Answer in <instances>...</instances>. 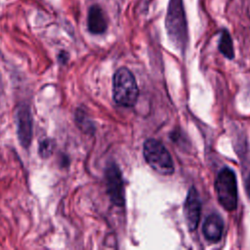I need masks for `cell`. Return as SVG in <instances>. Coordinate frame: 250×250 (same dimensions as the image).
Wrapping results in <instances>:
<instances>
[{"instance_id": "2", "label": "cell", "mask_w": 250, "mask_h": 250, "mask_svg": "<svg viewBox=\"0 0 250 250\" xmlns=\"http://www.w3.org/2000/svg\"><path fill=\"white\" fill-rule=\"evenodd\" d=\"M112 94L114 102L121 106H133L139 96V89L134 74L126 67H121L113 75Z\"/></svg>"}, {"instance_id": "7", "label": "cell", "mask_w": 250, "mask_h": 250, "mask_svg": "<svg viewBox=\"0 0 250 250\" xmlns=\"http://www.w3.org/2000/svg\"><path fill=\"white\" fill-rule=\"evenodd\" d=\"M201 211V203L197 190L192 187L189 188L185 205H184V214L186 218L187 225L190 230H194L199 223Z\"/></svg>"}, {"instance_id": "3", "label": "cell", "mask_w": 250, "mask_h": 250, "mask_svg": "<svg viewBox=\"0 0 250 250\" xmlns=\"http://www.w3.org/2000/svg\"><path fill=\"white\" fill-rule=\"evenodd\" d=\"M144 157L146 163L161 175H171L175 170L169 151L164 145L157 140L148 139L145 142Z\"/></svg>"}, {"instance_id": "11", "label": "cell", "mask_w": 250, "mask_h": 250, "mask_svg": "<svg viewBox=\"0 0 250 250\" xmlns=\"http://www.w3.org/2000/svg\"><path fill=\"white\" fill-rule=\"evenodd\" d=\"M55 148V142L52 139H44L40 141L39 143V147H38V152L41 157L46 158L49 157Z\"/></svg>"}, {"instance_id": "6", "label": "cell", "mask_w": 250, "mask_h": 250, "mask_svg": "<svg viewBox=\"0 0 250 250\" xmlns=\"http://www.w3.org/2000/svg\"><path fill=\"white\" fill-rule=\"evenodd\" d=\"M17 136L22 147L28 148L32 140V115L29 106L21 104L16 112Z\"/></svg>"}, {"instance_id": "5", "label": "cell", "mask_w": 250, "mask_h": 250, "mask_svg": "<svg viewBox=\"0 0 250 250\" xmlns=\"http://www.w3.org/2000/svg\"><path fill=\"white\" fill-rule=\"evenodd\" d=\"M105 184L106 191L111 202L116 206H123L125 193L122 175L119 168L114 163H110L105 169Z\"/></svg>"}, {"instance_id": "1", "label": "cell", "mask_w": 250, "mask_h": 250, "mask_svg": "<svg viewBox=\"0 0 250 250\" xmlns=\"http://www.w3.org/2000/svg\"><path fill=\"white\" fill-rule=\"evenodd\" d=\"M165 27L174 46L184 50L188 42V25L183 0H169Z\"/></svg>"}, {"instance_id": "10", "label": "cell", "mask_w": 250, "mask_h": 250, "mask_svg": "<svg viewBox=\"0 0 250 250\" xmlns=\"http://www.w3.org/2000/svg\"><path fill=\"white\" fill-rule=\"evenodd\" d=\"M218 48L220 52L228 59L231 60L234 57V51H233V45L231 37L227 29H224L221 33Z\"/></svg>"}, {"instance_id": "4", "label": "cell", "mask_w": 250, "mask_h": 250, "mask_svg": "<svg viewBox=\"0 0 250 250\" xmlns=\"http://www.w3.org/2000/svg\"><path fill=\"white\" fill-rule=\"evenodd\" d=\"M215 190L220 204L228 211L237 207V184L233 171L228 167L223 168L215 181Z\"/></svg>"}, {"instance_id": "12", "label": "cell", "mask_w": 250, "mask_h": 250, "mask_svg": "<svg viewBox=\"0 0 250 250\" xmlns=\"http://www.w3.org/2000/svg\"><path fill=\"white\" fill-rule=\"evenodd\" d=\"M245 187H246L247 194H248V196H249V198H250V174H249V176H248V177H247V179H246Z\"/></svg>"}, {"instance_id": "9", "label": "cell", "mask_w": 250, "mask_h": 250, "mask_svg": "<svg viewBox=\"0 0 250 250\" xmlns=\"http://www.w3.org/2000/svg\"><path fill=\"white\" fill-rule=\"evenodd\" d=\"M87 26L93 34H103L107 28V22L104 11L99 5H93L88 12Z\"/></svg>"}, {"instance_id": "8", "label": "cell", "mask_w": 250, "mask_h": 250, "mask_svg": "<svg viewBox=\"0 0 250 250\" xmlns=\"http://www.w3.org/2000/svg\"><path fill=\"white\" fill-rule=\"evenodd\" d=\"M224 229V222L220 215L211 214L209 215L202 227V232L205 238L212 242H217L221 239Z\"/></svg>"}]
</instances>
